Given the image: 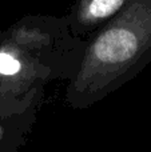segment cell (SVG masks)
I'll list each match as a JSON object with an SVG mask.
<instances>
[{
    "label": "cell",
    "instance_id": "4",
    "mask_svg": "<svg viewBox=\"0 0 151 152\" xmlns=\"http://www.w3.org/2000/svg\"><path fill=\"white\" fill-rule=\"evenodd\" d=\"M1 136H3V127L0 126V139H1Z\"/></svg>",
    "mask_w": 151,
    "mask_h": 152
},
{
    "label": "cell",
    "instance_id": "1",
    "mask_svg": "<svg viewBox=\"0 0 151 152\" xmlns=\"http://www.w3.org/2000/svg\"><path fill=\"white\" fill-rule=\"evenodd\" d=\"M84 45L64 18H24L0 32V104H34L50 81H70Z\"/></svg>",
    "mask_w": 151,
    "mask_h": 152
},
{
    "label": "cell",
    "instance_id": "2",
    "mask_svg": "<svg viewBox=\"0 0 151 152\" xmlns=\"http://www.w3.org/2000/svg\"><path fill=\"white\" fill-rule=\"evenodd\" d=\"M151 63V0H133L86 42L66 88L72 105H91Z\"/></svg>",
    "mask_w": 151,
    "mask_h": 152
},
{
    "label": "cell",
    "instance_id": "3",
    "mask_svg": "<svg viewBox=\"0 0 151 152\" xmlns=\"http://www.w3.org/2000/svg\"><path fill=\"white\" fill-rule=\"evenodd\" d=\"M133 0H72L64 19L76 39L87 42Z\"/></svg>",
    "mask_w": 151,
    "mask_h": 152
}]
</instances>
